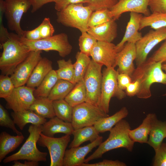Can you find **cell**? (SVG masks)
<instances>
[{
	"instance_id": "cell-1",
	"label": "cell",
	"mask_w": 166,
	"mask_h": 166,
	"mask_svg": "<svg viewBox=\"0 0 166 166\" xmlns=\"http://www.w3.org/2000/svg\"><path fill=\"white\" fill-rule=\"evenodd\" d=\"M161 61H152L146 60L137 66L131 77L132 81H138L139 88L136 95L139 98L146 99L152 96L150 87L154 83L166 85V73L162 69Z\"/></svg>"
},
{
	"instance_id": "cell-2",
	"label": "cell",
	"mask_w": 166,
	"mask_h": 166,
	"mask_svg": "<svg viewBox=\"0 0 166 166\" xmlns=\"http://www.w3.org/2000/svg\"><path fill=\"white\" fill-rule=\"evenodd\" d=\"M3 51L0 57L2 74L11 75L31 51L16 34L10 33L8 39L0 44Z\"/></svg>"
},
{
	"instance_id": "cell-3",
	"label": "cell",
	"mask_w": 166,
	"mask_h": 166,
	"mask_svg": "<svg viewBox=\"0 0 166 166\" xmlns=\"http://www.w3.org/2000/svg\"><path fill=\"white\" fill-rule=\"evenodd\" d=\"M130 129L128 122L124 119L121 120L109 131L108 138L100 144L92 155L85 159L84 163L101 158L105 153L116 148H124L131 152L135 142L129 136Z\"/></svg>"
},
{
	"instance_id": "cell-4",
	"label": "cell",
	"mask_w": 166,
	"mask_h": 166,
	"mask_svg": "<svg viewBox=\"0 0 166 166\" xmlns=\"http://www.w3.org/2000/svg\"><path fill=\"white\" fill-rule=\"evenodd\" d=\"M42 127V125H30L28 129L29 135L22 147L17 152L5 157L3 162L6 163L18 160L46 161L47 153L41 152L36 146Z\"/></svg>"
},
{
	"instance_id": "cell-5",
	"label": "cell",
	"mask_w": 166,
	"mask_h": 166,
	"mask_svg": "<svg viewBox=\"0 0 166 166\" xmlns=\"http://www.w3.org/2000/svg\"><path fill=\"white\" fill-rule=\"evenodd\" d=\"M79 3L71 5L57 12V22L65 26L75 28L81 32H87L88 22L93 11L88 6Z\"/></svg>"
},
{
	"instance_id": "cell-6",
	"label": "cell",
	"mask_w": 166,
	"mask_h": 166,
	"mask_svg": "<svg viewBox=\"0 0 166 166\" xmlns=\"http://www.w3.org/2000/svg\"><path fill=\"white\" fill-rule=\"evenodd\" d=\"M115 68L106 67L102 72L101 93L98 106L105 113L109 112V103L111 98L116 97L122 100L127 95L118 87L117 77L118 73Z\"/></svg>"
},
{
	"instance_id": "cell-7",
	"label": "cell",
	"mask_w": 166,
	"mask_h": 166,
	"mask_svg": "<svg viewBox=\"0 0 166 166\" xmlns=\"http://www.w3.org/2000/svg\"><path fill=\"white\" fill-rule=\"evenodd\" d=\"M20 39L31 51H57L63 57L69 55L72 49L68 36L65 33L35 41L28 40L21 37Z\"/></svg>"
},
{
	"instance_id": "cell-8",
	"label": "cell",
	"mask_w": 166,
	"mask_h": 166,
	"mask_svg": "<svg viewBox=\"0 0 166 166\" xmlns=\"http://www.w3.org/2000/svg\"><path fill=\"white\" fill-rule=\"evenodd\" d=\"M109 116L98 106L85 102L73 107L71 123L74 129H76L94 125Z\"/></svg>"
},
{
	"instance_id": "cell-9",
	"label": "cell",
	"mask_w": 166,
	"mask_h": 166,
	"mask_svg": "<svg viewBox=\"0 0 166 166\" xmlns=\"http://www.w3.org/2000/svg\"><path fill=\"white\" fill-rule=\"evenodd\" d=\"M103 65L91 59L83 79L86 91L85 102L97 106L101 95Z\"/></svg>"
},
{
	"instance_id": "cell-10",
	"label": "cell",
	"mask_w": 166,
	"mask_h": 166,
	"mask_svg": "<svg viewBox=\"0 0 166 166\" xmlns=\"http://www.w3.org/2000/svg\"><path fill=\"white\" fill-rule=\"evenodd\" d=\"M4 14L9 29L22 37L24 32L20 22L24 14L31 6L29 0H4Z\"/></svg>"
},
{
	"instance_id": "cell-11",
	"label": "cell",
	"mask_w": 166,
	"mask_h": 166,
	"mask_svg": "<svg viewBox=\"0 0 166 166\" xmlns=\"http://www.w3.org/2000/svg\"><path fill=\"white\" fill-rule=\"evenodd\" d=\"M70 140V135L55 138L46 136L41 132L37 143L48 149L50 158V166H63L66 149Z\"/></svg>"
},
{
	"instance_id": "cell-12",
	"label": "cell",
	"mask_w": 166,
	"mask_h": 166,
	"mask_svg": "<svg viewBox=\"0 0 166 166\" xmlns=\"http://www.w3.org/2000/svg\"><path fill=\"white\" fill-rule=\"evenodd\" d=\"M166 40V27L151 30L136 43V66L144 63L151 50L158 44Z\"/></svg>"
},
{
	"instance_id": "cell-13",
	"label": "cell",
	"mask_w": 166,
	"mask_h": 166,
	"mask_svg": "<svg viewBox=\"0 0 166 166\" xmlns=\"http://www.w3.org/2000/svg\"><path fill=\"white\" fill-rule=\"evenodd\" d=\"M35 88L25 85L15 88L11 94L5 99L6 107L18 112L29 109L35 99L34 94Z\"/></svg>"
},
{
	"instance_id": "cell-14",
	"label": "cell",
	"mask_w": 166,
	"mask_h": 166,
	"mask_svg": "<svg viewBox=\"0 0 166 166\" xmlns=\"http://www.w3.org/2000/svg\"><path fill=\"white\" fill-rule=\"evenodd\" d=\"M42 51H31L26 59L17 67L11 78L15 87L25 85L33 70L42 58Z\"/></svg>"
},
{
	"instance_id": "cell-15",
	"label": "cell",
	"mask_w": 166,
	"mask_h": 166,
	"mask_svg": "<svg viewBox=\"0 0 166 166\" xmlns=\"http://www.w3.org/2000/svg\"><path fill=\"white\" fill-rule=\"evenodd\" d=\"M118 52L116 45L112 42L97 41L91 51L90 56L97 63L107 68H115L117 66Z\"/></svg>"
},
{
	"instance_id": "cell-16",
	"label": "cell",
	"mask_w": 166,
	"mask_h": 166,
	"mask_svg": "<svg viewBox=\"0 0 166 166\" xmlns=\"http://www.w3.org/2000/svg\"><path fill=\"white\" fill-rule=\"evenodd\" d=\"M149 0H118L117 3L109 9L111 17L115 20L126 12H134L144 14L145 16L151 14L148 8Z\"/></svg>"
},
{
	"instance_id": "cell-17",
	"label": "cell",
	"mask_w": 166,
	"mask_h": 166,
	"mask_svg": "<svg viewBox=\"0 0 166 166\" xmlns=\"http://www.w3.org/2000/svg\"><path fill=\"white\" fill-rule=\"evenodd\" d=\"M100 136L93 142L81 147L70 148L66 150L63 159V166H81L84 163L86 156L95 148L102 142Z\"/></svg>"
},
{
	"instance_id": "cell-18",
	"label": "cell",
	"mask_w": 166,
	"mask_h": 166,
	"mask_svg": "<svg viewBox=\"0 0 166 166\" xmlns=\"http://www.w3.org/2000/svg\"><path fill=\"white\" fill-rule=\"evenodd\" d=\"M136 57L135 44L128 42L117 54V71L118 73H125L131 77L135 68L133 61Z\"/></svg>"
},
{
	"instance_id": "cell-19",
	"label": "cell",
	"mask_w": 166,
	"mask_h": 166,
	"mask_svg": "<svg viewBox=\"0 0 166 166\" xmlns=\"http://www.w3.org/2000/svg\"><path fill=\"white\" fill-rule=\"evenodd\" d=\"M130 15L124 36L121 42L116 45L118 52L123 48L126 42L135 44L142 37L141 33L138 31L143 15L142 14L134 12H131Z\"/></svg>"
},
{
	"instance_id": "cell-20",
	"label": "cell",
	"mask_w": 166,
	"mask_h": 166,
	"mask_svg": "<svg viewBox=\"0 0 166 166\" xmlns=\"http://www.w3.org/2000/svg\"><path fill=\"white\" fill-rule=\"evenodd\" d=\"M117 26L113 19L97 26L89 28L87 32L97 41L112 42L117 36Z\"/></svg>"
},
{
	"instance_id": "cell-21",
	"label": "cell",
	"mask_w": 166,
	"mask_h": 166,
	"mask_svg": "<svg viewBox=\"0 0 166 166\" xmlns=\"http://www.w3.org/2000/svg\"><path fill=\"white\" fill-rule=\"evenodd\" d=\"M74 130L71 123L65 121L55 116L42 124V133L46 136L53 137L58 133L70 135Z\"/></svg>"
},
{
	"instance_id": "cell-22",
	"label": "cell",
	"mask_w": 166,
	"mask_h": 166,
	"mask_svg": "<svg viewBox=\"0 0 166 166\" xmlns=\"http://www.w3.org/2000/svg\"><path fill=\"white\" fill-rule=\"evenodd\" d=\"M52 69V61L46 57H42L33 70L26 86L35 89Z\"/></svg>"
},
{
	"instance_id": "cell-23",
	"label": "cell",
	"mask_w": 166,
	"mask_h": 166,
	"mask_svg": "<svg viewBox=\"0 0 166 166\" xmlns=\"http://www.w3.org/2000/svg\"><path fill=\"white\" fill-rule=\"evenodd\" d=\"M166 137V122L159 120L156 115L153 120L147 143L155 151L157 150Z\"/></svg>"
},
{
	"instance_id": "cell-24",
	"label": "cell",
	"mask_w": 166,
	"mask_h": 166,
	"mask_svg": "<svg viewBox=\"0 0 166 166\" xmlns=\"http://www.w3.org/2000/svg\"><path fill=\"white\" fill-rule=\"evenodd\" d=\"M16 124L22 130L27 124L35 125H42L47 121L43 118L30 109L18 112H12L11 113Z\"/></svg>"
},
{
	"instance_id": "cell-25",
	"label": "cell",
	"mask_w": 166,
	"mask_h": 166,
	"mask_svg": "<svg viewBox=\"0 0 166 166\" xmlns=\"http://www.w3.org/2000/svg\"><path fill=\"white\" fill-rule=\"evenodd\" d=\"M24 137L23 135L12 136L4 131L0 134V162L6 156L14 151L22 143Z\"/></svg>"
},
{
	"instance_id": "cell-26",
	"label": "cell",
	"mask_w": 166,
	"mask_h": 166,
	"mask_svg": "<svg viewBox=\"0 0 166 166\" xmlns=\"http://www.w3.org/2000/svg\"><path fill=\"white\" fill-rule=\"evenodd\" d=\"M156 115L153 113L148 114L140 125L134 129L130 130L129 136L135 142L147 143L153 120Z\"/></svg>"
},
{
	"instance_id": "cell-27",
	"label": "cell",
	"mask_w": 166,
	"mask_h": 166,
	"mask_svg": "<svg viewBox=\"0 0 166 166\" xmlns=\"http://www.w3.org/2000/svg\"><path fill=\"white\" fill-rule=\"evenodd\" d=\"M99 133L94 125L74 129L72 134L73 136V139L69 148L79 146L86 141L93 142L100 136Z\"/></svg>"
},
{
	"instance_id": "cell-28",
	"label": "cell",
	"mask_w": 166,
	"mask_h": 166,
	"mask_svg": "<svg viewBox=\"0 0 166 166\" xmlns=\"http://www.w3.org/2000/svg\"><path fill=\"white\" fill-rule=\"evenodd\" d=\"M128 113L127 108L124 107L111 116H109L97 122L94 126L99 133L110 131L121 120L126 117Z\"/></svg>"
},
{
	"instance_id": "cell-29",
	"label": "cell",
	"mask_w": 166,
	"mask_h": 166,
	"mask_svg": "<svg viewBox=\"0 0 166 166\" xmlns=\"http://www.w3.org/2000/svg\"><path fill=\"white\" fill-rule=\"evenodd\" d=\"M52 102L48 97H35L29 109L43 118L50 119L56 116Z\"/></svg>"
},
{
	"instance_id": "cell-30",
	"label": "cell",
	"mask_w": 166,
	"mask_h": 166,
	"mask_svg": "<svg viewBox=\"0 0 166 166\" xmlns=\"http://www.w3.org/2000/svg\"><path fill=\"white\" fill-rule=\"evenodd\" d=\"M58 80L56 70L52 69L34 91L35 97H48Z\"/></svg>"
},
{
	"instance_id": "cell-31",
	"label": "cell",
	"mask_w": 166,
	"mask_h": 166,
	"mask_svg": "<svg viewBox=\"0 0 166 166\" xmlns=\"http://www.w3.org/2000/svg\"><path fill=\"white\" fill-rule=\"evenodd\" d=\"M86 91L84 80L76 83L65 98L73 107L85 102Z\"/></svg>"
},
{
	"instance_id": "cell-32",
	"label": "cell",
	"mask_w": 166,
	"mask_h": 166,
	"mask_svg": "<svg viewBox=\"0 0 166 166\" xmlns=\"http://www.w3.org/2000/svg\"><path fill=\"white\" fill-rule=\"evenodd\" d=\"M149 26L155 30L166 27V13H153L141 18L139 30Z\"/></svg>"
},
{
	"instance_id": "cell-33",
	"label": "cell",
	"mask_w": 166,
	"mask_h": 166,
	"mask_svg": "<svg viewBox=\"0 0 166 166\" xmlns=\"http://www.w3.org/2000/svg\"><path fill=\"white\" fill-rule=\"evenodd\" d=\"M76 58V61L73 64L75 84L83 80L91 60L89 56L80 51L77 53Z\"/></svg>"
},
{
	"instance_id": "cell-34",
	"label": "cell",
	"mask_w": 166,
	"mask_h": 166,
	"mask_svg": "<svg viewBox=\"0 0 166 166\" xmlns=\"http://www.w3.org/2000/svg\"><path fill=\"white\" fill-rule=\"evenodd\" d=\"M75 84L66 80L58 79L48 97L52 101L65 99Z\"/></svg>"
},
{
	"instance_id": "cell-35",
	"label": "cell",
	"mask_w": 166,
	"mask_h": 166,
	"mask_svg": "<svg viewBox=\"0 0 166 166\" xmlns=\"http://www.w3.org/2000/svg\"><path fill=\"white\" fill-rule=\"evenodd\" d=\"M58 69L56 70L58 78L75 83V72L71 60L69 59L67 61L64 59L59 60L57 61Z\"/></svg>"
},
{
	"instance_id": "cell-36",
	"label": "cell",
	"mask_w": 166,
	"mask_h": 166,
	"mask_svg": "<svg viewBox=\"0 0 166 166\" xmlns=\"http://www.w3.org/2000/svg\"><path fill=\"white\" fill-rule=\"evenodd\" d=\"M56 116L63 121L71 123L73 107L64 99L53 101Z\"/></svg>"
},
{
	"instance_id": "cell-37",
	"label": "cell",
	"mask_w": 166,
	"mask_h": 166,
	"mask_svg": "<svg viewBox=\"0 0 166 166\" xmlns=\"http://www.w3.org/2000/svg\"><path fill=\"white\" fill-rule=\"evenodd\" d=\"M109 12V9L107 8H101L93 11L88 21V27L97 26L113 19L110 16Z\"/></svg>"
},
{
	"instance_id": "cell-38",
	"label": "cell",
	"mask_w": 166,
	"mask_h": 166,
	"mask_svg": "<svg viewBox=\"0 0 166 166\" xmlns=\"http://www.w3.org/2000/svg\"><path fill=\"white\" fill-rule=\"evenodd\" d=\"M79 46L80 52L89 56L97 40L87 32H81L79 39Z\"/></svg>"
},
{
	"instance_id": "cell-39",
	"label": "cell",
	"mask_w": 166,
	"mask_h": 166,
	"mask_svg": "<svg viewBox=\"0 0 166 166\" xmlns=\"http://www.w3.org/2000/svg\"><path fill=\"white\" fill-rule=\"evenodd\" d=\"M15 87L10 77L2 75L0 76V97L4 99L12 93Z\"/></svg>"
},
{
	"instance_id": "cell-40",
	"label": "cell",
	"mask_w": 166,
	"mask_h": 166,
	"mask_svg": "<svg viewBox=\"0 0 166 166\" xmlns=\"http://www.w3.org/2000/svg\"><path fill=\"white\" fill-rule=\"evenodd\" d=\"M15 123L9 115L7 111L0 104V125L12 129L17 135H22L21 132L18 130L15 126Z\"/></svg>"
},
{
	"instance_id": "cell-41",
	"label": "cell",
	"mask_w": 166,
	"mask_h": 166,
	"mask_svg": "<svg viewBox=\"0 0 166 166\" xmlns=\"http://www.w3.org/2000/svg\"><path fill=\"white\" fill-rule=\"evenodd\" d=\"M118 0H87V6L93 11L103 8L110 9L118 2Z\"/></svg>"
},
{
	"instance_id": "cell-42",
	"label": "cell",
	"mask_w": 166,
	"mask_h": 166,
	"mask_svg": "<svg viewBox=\"0 0 166 166\" xmlns=\"http://www.w3.org/2000/svg\"><path fill=\"white\" fill-rule=\"evenodd\" d=\"M155 152L153 166H166V143L162 142Z\"/></svg>"
},
{
	"instance_id": "cell-43",
	"label": "cell",
	"mask_w": 166,
	"mask_h": 166,
	"mask_svg": "<svg viewBox=\"0 0 166 166\" xmlns=\"http://www.w3.org/2000/svg\"><path fill=\"white\" fill-rule=\"evenodd\" d=\"M39 26L42 39L49 38L53 35L55 30L49 18H45Z\"/></svg>"
},
{
	"instance_id": "cell-44",
	"label": "cell",
	"mask_w": 166,
	"mask_h": 166,
	"mask_svg": "<svg viewBox=\"0 0 166 166\" xmlns=\"http://www.w3.org/2000/svg\"><path fill=\"white\" fill-rule=\"evenodd\" d=\"M5 4L4 0H0V44L6 41L9 38L10 33L4 27L3 22L4 14Z\"/></svg>"
},
{
	"instance_id": "cell-45",
	"label": "cell",
	"mask_w": 166,
	"mask_h": 166,
	"mask_svg": "<svg viewBox=\"0 0 166 166\" xmlns=\"http://www.w3.org/2000/svg\"><path fill=\"white\" fill-rule=\"evenodd\" d=\"M148 60L154 62L161 61L163 63H166V41Z\"/></svg>"
},
{
	"instance_id": "cell-46",
	"label": "cell",
	"mask_w": 166,
	"mask_h": 166,
	"mask_svg": "<svg viewBox=\"0 0 166 166\" xmlns=\"http://www.w3.org/2000/svg\"><path fill=\"white\" fill-rule=\"evenodd\" d=\"M148 6L152 13H166V0H149Z\"/></svg>"
},
{
	"instance_id": "cell-47",
	"label": "cell",
	"mask_w": 166,
	"mask_h": 166,
	"mask_svg": "<svg viewBox=\"0 0 166 166\" xmlns=\"http://www.w3.org/2000/svg\"><path fill=\"white\" fill-rule=\"evenodd\" d=\"M54 2V8L57 11L61 10L73 4L87 3V0H55Z\"/></svg>"
},
{
	"instance_id": "cell-48",
	"label": "cell",
	"mask_w": 166,
	"mask_h": 166,
	"mask_svg": "<svg viewBox=\"0 0 166 166\" xmlns=\"http://www.w3.org/2000/svg\"><path fill=\"white\" fill-rule=\"evenodd\" d=\"M126 164L118 160H104L102 161L99 162L89 164L83 163L81 166H126Z\"/></svg>"
},
{
	"instance_id": "cell-49",
	"label": "cell",
	"mask_w": 166,
	"mask_h": 166,
	"mask_svg": "<svg viewBox=\"0 0 166 166\" xmlns=\"http://www.w3.org/2000/svg\"><path fill=\"white\" fill-rule=\"evenodd\" d=\"M22 37L30 41H35L41 39L39 26L30 30H24Z\"/></svg>"
},
{
	"instance_id": "cell-50",
	"label": "cell",
	"mask_w": 166,
	"mask_h": 166,
	"mask_svg": "<svg viewBox=\"0 0 166 166\" xmlns=\"http://www.w3.org/2000/svg\"><path fill=\"white\" fill-rule=\"evenodd\" d=\"M118 85L121 89H125L127 85L132 82L131 77L125 73H118L117 77Z\"/></svg>"
},
{
	"instance_id": "cell-51",
	"label": "cell",
	"mask_w": 166,
	"mask_h": 166,
	"mask_svg": "<svg viewBox=\"0 0 166 166\" xmlns=\"http://www.w3.org/2000/svg\"><path fill=\"white\" fill-rule=\"evenodd\" d=\"M139 83L138 81H132L128 84L126 87L125 93L127 95L133 97L136 95L139 91Z\"/></svg>"
},
{
	"instance_id": "cell-52",
	"label": "cell",
	"mask_w": 166,
	"mask_h": 166,
	"mask_svg": "<svg viewBox=\"0 0 166 166\" xmlns=\"http://www.w3.org/2000/svg\"><path fill=\"white\" fill-rule=\"evenodd\" d=\"M32 7L31 12L34 13L48 3L55 2V0H29Z\"/></svg>"
},
{
	"instance_id": "cell-53",
	"label": "cell",
	"mask_w": 166,
	"mask_h": 166,
	"mask_svg": "<svg viewBox=\"0 0 166 166\" xmlns=\"http://www.w3.org/2000/svg\"><path fill=\"white\" fill-rule=\"evenodd\" d=\"M14 164L13 166H38L39 165L38 162L34 161L25 160L24 163H21L17 160L14 161Z\"/></svg>"
},
{
	"instance_id": "cell-54",
	"label": "cell",
	"mask_w": 166,
	"mask_h": 166,
	"mask_svg": "<svg viewBox=\"0 0 166 166\" xmlns=\"http://www.w3.org/2000/svg\"><path fill=\"white\" fill-rule=\"evenodd\" d=\"M162 69L163 70L165 71V73H166V63L162 64Z\"/></svg>"
},
{
	"instance_id": "cell-55",
	"label": "cell",
	"mask_w": 166,
	"mask_h": 166,
	"mask_svg": "<svg viewBox=\"0 0 166 166\" xmlns=\"http://www.w3.org/2000/svg\"><path fill=\"white\" fill-rule=\"evenodd\" d=\"M163 96H166V93L165 94H164Z\"/></svg>"
}]
</instances>
